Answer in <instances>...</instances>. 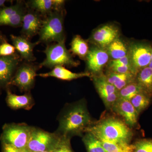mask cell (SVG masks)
I'll use <instances>...</instances> for the list:
<instances>
[{"mask_svg":"<svg viewBox=\"0 0 152 152\" xmlns=\"http://www.w3.org/2000/svg\"><path fill=\"white\" fill-rule=\"evenodd\" d=\"M151 98L142 92L137 94L130 100L131 104L140 115L149 106Z\"/></svg>","mask_w":152,"mask_h":152,"instance_id":"cell-24","label":"cell"},{"mask_svg":"<svg viewBox=\"0 0 152 152\" xmlns=\"http://www.w3.org/2000/svg\"><path fill=\"white\" fill-rule=\"evenodd\" d=\"M110 59V56L106 49L93 45L90 48L86 58V72L91 74L92 77L103 74L104 68L107 64Z\"/></svg>","mask_w":152,"mask_h":152,"instance_id":"cell-8","label":"cell"},{"mask_svg":"<svg viewBox=\"0 0 152 152\" xmlns=\"http://www.w3.org/2000/svg\"><path fill=\"white\" fill-rule=\"evenodd\" d=\"M120 37L119 28L113 24H106L94 30L90 37V43L104 49Z\"/></svg>","mask_w":152,"mask_h":152,"instance_id":"cell-10","label":"cell"},{"mask_svg":"<svg viewBox=\"0 0 152 152\" xmlns=\"http://www.w3.org/2000/svg\"><path fill=\"white\" fill-rule=\"evenodd\" d=\"M53 152V150H52V151H44V152Z\"/></svg>","mask_w":152,"mask_h":152,"instance_id":"cell-38","label":"cell"},{"mask_svg":"<svg viewBox=\"0 0 152 152\" xmlns=\"http://www.w3.org/2000/svg\"><path fill=\"white\" fill-rule=\"evenodd\" d=\"M37 76L42 77H53L63 80L70 81L75 79L89 77H92L91 75L88 72L75 73L66 69L63 66H59L53 68L50 72L45 73L38 74Z\"/></svg>","mask_w":152,"mask_h":152,"instance_id":"cell-16","label":"cell"},{"mask_svg":"<svg viewBox=\"0 0 152 152\" xmlns=\"http://www.w3.org/2000/svg\"><path fill=\"white\" fill-rule=\"evenodd\" d=\"M5 41H6L5 39V38L3 37L2 35L0 34V45H1L2 43L3 42H5Z\"/></svg>","mask_w":152,"mask_h":152,"instance_id":"cell-36","label":"cell"},{"mask_svg":"<svg viewBox=\"0 0 152 152\" xmlns=\"http://www.w3.org/2000/svg\"><path fill=\"white\" fill-rule=\"evenodd\" d=\"M135 81L144 94L152 98V69L148 66L142 69L136 75Z\"/></svg>","mask_w":152,"mask_h":152,"instance_id":"cell-21","label":"cell"},{"mask_svg":"<svg viewBox=\"0 0 152 152\" xmlns=\"http://www.w3.org/2000/svg\"><path fill=\"white\" fill-rule=\"evenodd\" d=\"M58 121L56 133L60 137L69 139L74 136L83 137L94 122L85 99L67 105L60 114Z\"/></svg>","mask_w":152,"mask_h":152,"instance_id":"cell-1","label":"cell"},{"mask_svg":"<svg viewBox=\"0 0 152 152\" xmlns=\"http://www.w3.org/2000/svg\"><path fill=\"white\" fill-rule=\"evenodd\" d=\"M61 140L56 133H50L39 128L32 127L26 152H41L54 149Z\"/></svg>","mask_w":152,"mask_h":152,"instance_id":"cell-5","label":"cell"},{"mask_svg":"<svg viewBox=\"0 0 152 152\" xmlns=\"http://www.w3.org/2000/svg\"><path fill=\"white\" fill-rule=\"evenodd\" d=\"M152 48L151 45L148 43H129L128 56L132 72L136 75L142 69L148 66L151 61Z\"/></svg>","mask_w":152,"mask_h":152,"instance_id":"cell-7","label":"cell"},{"mask_svg":"<svg viewBox=\"0 0 152 152\" xmlns=\"http://www.w3.org/2000/svg\"><path fill=\"white\" fill-rule=\"evenodd\" d=\"M65 1L63 0H32L29 3L30 7L38 12L48 15L53 11H62Z\"/></svg>","mask_w":152,"mask_h":152,"instance_id":"cell-18","label":"cell"},{"mask_svg":"<svg viewBox=\"0 0 152 152\" xmlns=\"http://www.w3.org/2000/svg\"><path fill=\"white\" fill-rule=\"evenodd\" d=\"M38 68L29 64H24L18 69L10 84L16 86L22 91H30L34 84Z\"/></svg>","mask_w":152,"mask_h":152,"instance_id":"cell-9","label":"cell"},{"mask_svg":"<svg viewBox=\"0 0 152 152\" xmlns=\"http://www.w3.org/2000/svg\"><path fill=\"white\" fill-rule=\"evenodd\" d=\"M7 2L5 0H0V9L4 7L5 3Z\"/></svg>","mask_w":152,"mask_h":152,"instance_id":"cell-35","label":"cell"},{"mask_svg":"<svg viewBox=\"0 0 152 152\" xmlns=\"http://www.w3.org/2000/svg\"><path fill=\"white\" fill-rule=\"evenodd\" d=\"M70 140L71 139L61 137V140L53 152H73L71 147Z\"/></svg>","mask_w":152,"mask_h":152,"instance_id":"cell-30","label":"cell"},{"mask_svg":"<svg viewBox=\"0 0 152 152\" xmlns=\"http://www.w3.org/2000/svg\"><path fill=\"white\" fill-rule=\"evenodd\" d=\"M89 49L88 42L80 36L77 35L74 36L71 42L70 49L73 54L78 56L82 59L86 60Z\"/></svg>","mask_w":152,"mask_h":152,"instance_id":"cell-22","label":"cell"},{"mask_svg":"<svg viewBox=\"0 0 152 152\" xmlns=\"http://www.w3.org/2000/svg\"><path fill=\"white\" fill-rule=\"evenodd\" d=\"M3 152H26L7 144H3Z\"/></svg>","mask_w":152,"mask_h":152,"instance_id":"cell-34","label":"cell"},{"mask_svg":"<svg viewBox=\"0 0 152 152\" xmlns=\"http://www.w3.org/2000/svg\"><path fill=\"white\" fill-rule=\"evenodd\" d=\"M15 50L13 45L5 41L0 45V57L9 56L15 55Z\"/></svg>","mask_w":152,"mask_h":152,"instance_id":"cell-31","label":"cell"},{"mask_svg":"<svg viewBox=\"0 0 152 152\" xmlns=\"http://www.w3.org/2000/svg\"><path fill=\"white\" fill-rule=\"evenodd\" d=\"M87 152H106L99 140L91 133L86 132L82 137Z\"/></svg>","mask_w":152,"mask_h":152,"instance_id":"cell-23","label":"cell"},{"mask_svg":"<svg viewBox=\"0 0 152 152\" xmlns=\"http://www.w3.org/2000/svg\"><path fill=\"white\" fill-rule=\"evenodd\" d=\"M115 65L126 66H129L131 67L129 58L128 55L126 56L121 58L118 59L111 60L110 61H109L107 66Z\"/></svg>","mask_w":152,"mask_h":152,"instance_id":"cell-33","label":"cell"},{"mask_svg":"<svg viewBox=\"0 0 152 152\" xmlns=\"http://www.w3.org/2000/svg\"><path fill=\"white\" fill-rule=\"evenodd\" d=\"M32 127L25 124L6 125L1 136L3 144L25 151L29 140Z\"/></svg>","mask_w":152,"mask_h":152,"instance_id":"cell-6","label":"cell"},{"mask_svg":"<svg viewBox=\"0 0 152 152\" xmlns=\"http://www.w3.org/2000/svg\"><path fill=\"white\" fill-rule=\"evenodd\" d=\"M46 58L40 64L42 66L54 68L57 66H77L79 62L75 61L66 48L65 40L48 46L44 51Z\"/></svg>","mask_w":152,"mask_h":152,"instance_id":"cell-4","label":"cell"},{"mask_svg":"<svg viewBox=\"0 0 152 152\" xmlns=\"http://www.w3.org/2000/svg\"><path fill=\"white\" fill-rule=\"evenodd\" d=\"M149 67L152 69V48L151 50V61H150L149 65L148 66Z\"/></svg>","mask_w":152,"mask_h":152,"instance_id":"cell-37","label":"cell"},{"mask_svg":"<svg viewBox=\"0 0 152 152\" xmlns=\"http://www.w3.org/2000/svg\"><path fill=\"white\" fill-rule=\"evenodd\" d=\"M23 10L24 9L23 6L20 3H18L10 7H4L0 9V22L17 14Z\"/></svg>","mask_w":152,"mask_h":152,"instance_id":"cell-28","label":"cell"},{"mask_svg":"<svg viewBox=\"0 0 152 152\" xmlns=\"http://www.w3.org/2000/svg\"><path fill=\"white\" fill-rule=\"evenodd\" d=\"M92 78L95 88L106 107L111 110L119 99L118 91L113 85L107 82L103 73Z\"/></svg>","mask_w":152,"mask_h":152,"instance_id":"cell-11","label":"cell"},{"mask_svg":"<svg viewBox=\"0 0 152 152\" xmlns=\"http://www.w3.org/2000/svg\"><path fill=\"white\" fill-rule=\"evenodd\" d=\"M25 14L24 10H22L17 14L0 22V26H8L14 27H18L20 26H22L23 18Z\"/></svg>","mask_w":152,"mask_h":152,"instance_id":"cell-27","label":"cell"},{"mask_svg":"<svg viewBox=\"0 0 152 152\" xmlns=\"http://www.w3.org/2000/svg\"><path fill=\"white\" fill-rule=\"evenodd\" d=\"M10 37L14 47L22 58L28 62L35 61L33 51L35 47L39 43V42H31L29 39L23 36L11 35Z\"/></svg>","mask_w":152,"mask_h":152,"instance_id":"cell-15","label":"cell"},{"mask_svg":"<svg viewBox=\"0 0 152 152\" xmlns=\"http://www.w3.org/2000/svg\"><path fill=\"white\" fill-rule=\"evenodd\" d=\"M106 152H134V144L101 142Z\"/></svg>","mask_w":152,"mask_h":152,"instance_id":"cell-25","label":"cell"},{"mask_svg":"<svg viewBox=\"0 0 152 152\" xmlns=\"http://www.w3.org/2000/svg\"><path fill=\"white\" fill-rule=\"evenodd\" d=\"M107 71L120 74L132 73L130 67L123 65L107 66Z\"/></svg>","mask_w":152,"mask_h":152,"instance_id":"cell-32","label":"cell"},{"mask_svg":"<svg viewBox=\"0 0 152 152\" xmlns=\"http://www.w3.org/2000/svg\"><path fill=\"white\" fill-rule=\"evenodd\" d=\"M63 11H53L43 20L39 32V43H58L65 40Z\"/></svg>","mask_w":152,"mask_h":152,"instance_id":"cell-3","label":"cell"},{"mask_svg":"<svg viewBox=\"0 0 152 152\" xmlns=\"http://www.w3.org/2000/svg\"><path fill=\"white\" fill-rule=\"evenodd\" d=\"M104 75L107 82L113 85L118 91L131 83L135 81L136 75L132 73L120 74L107 71Z\"/></svg>","mask_w":152,"mask_h":152,"instance_id":"cell-19","label":"cell"},{"mask_svg":"<svg viewBox=\"0 0 152 152\" xmlns=\"http://www.w3.org/2000/svg\"><path fill=\"white\" fill-rule=\"evenodd\" d=\"M134 144V152H152V139L138 140Z\"/></svg>","mask_w":152,"mask_h":152,"instance_id":"cell-29","label":"cell"},{"mask_svg":"<svg viewBox=\"0 0 152 152\" xmlns=\"http://www.w3.org/2000/svg\"><path fill=\"white\" fill-rule=\"evenodd\" d=\"M43 20L37 11H29L25 13L22 22L21 33L28 39L39 34Z\"/></svg>","mask_w":152,"mask_h":152,"instance_id":"cell-14","label":"cell"},{"mask_svg":"<svg viewBox=\"0 0 152 152\" xmlns=\"http://www.w3.org/2000/svg\"><path fill=\"white\" fill-rule=\"evenodd\" d=\"M112 111L119 116L130 128L133 129L138 125L139 115L130 101L118 99L111 109Z\"/></svg>","mask_w":152,"mask_h":152,"instance_id":"cell-12","label":"cell"},{"mask_svg":"<svg viewBox=\"0 0 152 152\" xmlns=\"http://www.w3.org/2000/svg\"><path fill=\"white\" fill-rule=\"evenodd\" d=\"M7 102L10 107L13 109L30 110L34 105V99L29 93L23 95L12 94L10 90L7 91Z\"/></svg>","mask_w":152,"mask_h":152,"instance_id":"cell-17","label":"cell"},{"mask_svg":"<svg viewBox=\"0 0 152 152\" xmlns=\"http://www.w3.org/2000/svg\"><path fill=\"white\" fill-rule=\"evenodd\" d=\"M129 43L127 42L121 37L117 38L106 49L111 60L121 58L127 56Z\"/></svg>","mask_w":152,"mask_h":152,"instance_id":"cell-20","label":"cell"},{"mask_svg":"<svg viewBox=\"0 0 152 152\" xmlns=\"http://www.w3.org/2000/svg\"><path fill=\"white\" fill-rule=\"evenodd\" d=\"M18 55L6 57H0V86L10 84L14 73L20 62Z\"/></svg>","mask_w":152,"mask_h":152,"instance_id":"cell-13","label":"cell"},{"mask_svg":"<svg viewBox=\"0 0 152 152\" xmlns=\"http://www.w3.org/2000/svg\"><path fill=\"white\" fill-rule=\"evenodd\" d=\"M142 92V91L140 87L134 81L119 91V99L130 101L137 94Z\"/></svg>","mask_w":152,"mask_h":152,"instance_id":"cell-26","label":"cell"},{"mask_svg":"<svg viewBox=\"0 0 152 152\" xmlns=\"http://www.w3.org/2000/svg\"><path fill=\"white\" fill-rule=\"evenodd\" d=\"M91 133L101 142L130 143L133 129L122 120L113 116L104 117L93 123L86 132Z\"/></svg>","mask_w":152,"mask_h":152,"instance_id":"cell-2","label":"cell"}]
</instances>
